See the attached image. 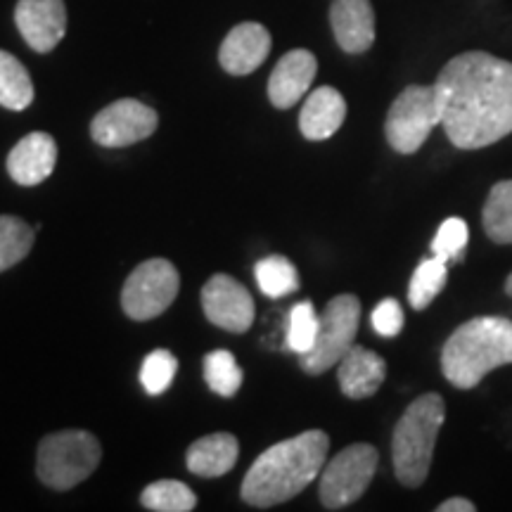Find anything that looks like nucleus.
Wrapping results in <instances>:
<instances>
[{
    "mask_svg": "<svg viewBox=\"0 0 512 512\" xmlns=\"http://www.w3.org/2000/svg\"><path fill=\"white\" fill-rule=\"evenodd\" d=\"M159 117L145 102L124 98L95 114L91 136L102 147H126L150 138L157 131Z\"/></svg>",
    "mask_w": 512,
    "mask_h": 512,
    "instance_id": "nucleus-10",
    "label": "nucleus"
},
{
    "mask_svg": "<svg viewBox=\"0 0 512 512\" xmlns=\"http://www.w3.org/2000/svg\"><path fill=\"white\" fill-rule=\"evenodd\" d=\"M202 309L209 323L228 332H247L256 313L247 287L226 273L211 275L202 287Z\"/></svg>",
    "mask_w": 512,
    "mask_h": 512,
    "instance_id": "nucleus-11",
    "label": "nucleus"
},
{
    "mask_svg": "<svg viewBox=\"0 0 512 512\" xmlns=\"http://www.w3.org/2000/svg\"><path fill=\"white\" fill-rule=\"evenodd\" d=\"M510 363L512 320L503 316L467 320L441 349V373L458 389H475L491 370Z\"/></svg>",
    "mask_w": 512,
    "mask_h": 512,
    "instance_id": "nucleus-3",
    "label": "nucleus"
},
{
    "mask_svg": "<svg viewBox=\"0 0 512 512\" xmlns=\"http://www.w3.org/2000/svg\"><path fill=\"white\" fill-rule=\"evenodd\" d=\"M377 335L382 337H396L403 330V309L396 299H382L375 306L373 318H370Z\"/></svg>",
    "mask_w": 512,
    "mask_h": 512,
    "instance_id": "nucleus-30",
    "label": "nucleus"
},
{
    "mask_svg": "<svg viewBox=\"0 0 512 512\" xmlns=\"http://www.w3.org/2000/svg\"><path fill=\"white\" fill-rule=\"evenodd\" d=\"M330 24L337 46L349 55H361L375 43V10L370 0H332Z\"/></svg>",
    "mask_w": 512,
    "mask_h": 512,
    "instance_id": "nucleus-15",
    "label": "nucleus"
},
{
    "mask_svg": "<svg viewBox=\"0 0 512 512\" xmlns=\"http://www.w3.org/2000/svg\"><path fill=\"white\" fill-rule=\"evenodd\" d=\"M140 505L155 512H190L195 510L197 496L188 484L176 479H159L140 494Z\"/></svg>",
    "mask_w": 512,
    "mask_h": 512,
    "instance_id": "nucleus-23",
    "label": "nucleus"
},
{
    "mask_svg": "<svg viewBox=\"0 0 512 512\" xmlns=\"http://www.w3.org/2000/svg\"><path fill=\"white\" fill-rule=\"evenodd\" d=\"M254 275H256V285L259 290L271 299H280L287 297V294L299 290V273L297 268L287 256L283 254H271L266 259H261L259 264L254 266Z\"/></svg>",
    "mask_w": 512,
    "mask_h": 512,
    "instance_id": "nucleus-22",
    "label": "nucleus"
},
{
    "mask_svg": "<svg viewBox=\"0 0 512 512\" xmlns=\"http://www.w3.org/2000/svg\"><path fill=\"white\" fill-rule=\"evenodd\" d=\"M100 456V441L91 432L64 430L48 434L38 446V479L55 491L74 489L93 475L100 465Z\"/></svg>",
    "mask_w": 512,
    "mask_h": 512,
    "instance_id": "nucleus-5",
    "label": "nucleus"
},
{
    "mask_svg": "<svg viewBox=\"0 0 512 512\" xmlns=\"http://www.w3.org/2000/svg\"><path fill=\"white\" fill-rule=\"evenodd\" d=\"M387 377V363L366 347H351L337 363V382L344 396L361 401L377 394Z\"/></svg>",
    "mask_w": 512,
    "mask_h": 512,
    "instance_id": "nucleus-17",
    "label": "nucleus"
},
{
    "mask_svg": "<svg viewBox=\"0 0 512 512\" xmlns=\"http://www.w3.org/2000/svg\"><path fill=\"white\" fill-rule=\"evenodd\" d=\"M57 162V143L48 133H29L12 147L8 155V174L19 185H38L53 176Z\"/></svg>",
    "mask_w": 512,
    "mask_h": 512,
    "instance_id": "nucleus-16",
    "label": "nucleus"
},
{
    "mask_svg": "<svg viewBox=\"0 0 512 512\" xmlns=\"http://www.w3.org/2000/svg\"><path fill=\"white\" fill-rule=\"evenodd\" d=\"M328 448L330 437L320 430L302 432L266 448L242 482L245 503L266 510L302 494L323 472Z\"/></svg>",
    "mask_w": 512,
    "mask_h": 512,
    "instance_id": "nucleus-2",
    "label": "nucleus"
},
{
    "mask_svg": "<svg viewBox=\"0 0 512 512\" xmlns=\"http://www.w3.org/2000/svg\"><path fill=\"white\" fill-rule=\"evenodd\" d=\"M181 278L176 266L166 259H150L126 278L121 306L133 320H152L174 304Z\"/></svg>",
    "mask_w": 512,
    "mask_h": 512,
    "instance_id": "nucleus-9",
    "label": "nucleus"
},
{
    "mask_svg": "<svg viewBox=\"0 0 512 512\" xmlns=\"http://www.w3.org/2000/svg\"><path fill=\"white\" fill-rule=\"evenodd\" d=\"M477 505L467 498H446L444 503H439L437 512H475Z\"/></svg>",
    "mask_w": 512,
    "mask_h": 512,
    "instance_id": "nucleus-31",
    "label": "nucleus"
},
{
    "mask_svg": "<svg viewBox=\"0 0 512 512\" xmlns=\"http://www.w3.org/2000/svg\"><path fill=\"white\" fill-rule=\"evenodd\" d=\"M467 238H470V230L467 223L460 216H451L441 223L437 235L432 240V252L441 261H458L463 256L467 247Z\"/></svg>",
    "mask_w": 512,
    "mask_h": 512,
    "instance_id": "nucleus-29",
    "label": "nucleus"
},
{
    "mask_svg": "<svg viewBox=\"0 0 512 512\" xmlns=\"http://www.w3.org/2000/svg\"><path fill=\"white\" fill-rule=\"evenodd\" d=\"M34 247V230L17 216H0V273L24 259Z\"/></svg>",
    "mask_w": 512,
    "mask_h": 512,
    "instance_id": "nucleus-26",
    "label": "nucleus"
},
{
    "mask_svg": "<svg viewBox=\"0 0 512 512\" xmlns=\"http://www.w3.org/2000/svg\"><path fill=\"white\" fill-rule=\"evenodd\" d=\"M204 380H207L211 392L230 399V396L238 394L242 387V368L230 351H209V354L204 356Z\"/></svg>",
    "mask_w": 512,
    "mask_h": 512,
    "instance_id": "nucleus-25",
    "label": "nucleus"
},
{
    "mask_svg": "<svg viewBox=\"0 0 512 512\" xmlns=\"http://www.w3.org/2000/svg\"><path fill=\"white\" fill-rule=\"evenodd\" d=\"M15 24L31 50L50 53L67 34L64 0H19Z\"/></svg>",
    "mask_w": 512,
    "mask_h": 512,
    "instance_id": "nucleus-12",
    "label": "nucleus"
},
{
    "mask_svg": "<svg viewBox=\"0 0 512 512\" xmlns=\"http://www.w3.org/2000/svg\"><path fill=\"white\" fill-rule=\"evenodd\" d=\"M446 420V403L441 394L430 392L415 399L401 420L396 422L392 437V460L396 479L406 489H418L430 475L434 446Z\"/></svg>",
    "mask_w": 512,
    "mask_h": 512,
    "instance_id": "nucleus-4",
    "label": "nucleus"
},
{
    "mask_svg": "<svg viewBox=\"0 0 512 512\" xmlns=\"http://www.w3.org/2000/svg\"><path fill=\"white\" fill-rule=\"evenodd\" d=\"M434 126H441L437 86H408L389 107L384 136L399 155H415Z\"/></svg>",
    "mask_w": 512,
    "mask_h": 512,
    "instance_id": "nucleus-6",
    "label": "nucleus"
},
{
    "mask_svg": "<svg viewBox=\"0 0 512 512\" xmlns=\"http://www.w3.org/2000/svg\"><path fill=\"white\" fill-rule=\"evenodd\" d=\"M320 316L311 302H299L290 313V328H287V347L297 356L311 351L318 337Z\"/></svg>",
    "mask_w": 512,
    "mask_h": 512,
    "instance_id": "nucleus-27",
    "label": "nucleus"
},
{
    "mask_svg": "<svg viewBox=\"0 0 512 512\" xmlns=\"http://www.w3.org/2000/svg\"><path fill=\"white\" fill-rule=\"evenodd\" d=\"M377 463L380 456L375 446L351 444L342 448L320 472V503L328 510H342L356 503L373 484Z\"/></svg>",
    "mask_w": 512,
    "mask_h": 512,
    "instance_id": "nucleus-8",
    "label": "nucleus"
},
{
    "mask_svg": "<svg viewBox=\"0 0 512 512\" xmlns=\"http://www.w3.org/2000/svg\"><path fill=\"white\" fill-rule=\"evenodd\" d=\"M34 102V81L15 55L0 50V105L22 112Z\"/></svg>",
    "mask_w": 512,
    "mask_h": 512,
    "instance_id": "nucleus-20",
    "label": "nucleus"
},
{
    "mask_svg": "<svg viewBox=\"0 0 512 512\" xmlns=\"http://www.w3.org/2000/svg\"><path fill=\"white\" fill-rule=\"evenodd\" d=\"M347 119V100L332 86H320L306 98L299 114V131L306 140H328Z\"/></svg>",
    "mask_w": 512,
    "mask_h": 512,
    "instance_id": "nucleus-18",
    "label": "nucleus"
},
{
    "mask_svg": "<svg viewBox=\"0 0 512 512\" xmlns=\"http://www.w3.org/2000/svg\"><path fill=\"white\" fill-rule=\"evenodd\" d=\"M361 323V302L356 294H339L320 313L318 337L311 351L302 358V368L309 375H323L342 361L344 354L354 347V339Z\"/></svg>",
    "mask_w": 512,
    "mask_h": 512,
    "instance_id": "nucleus-7",
    "label": "nucleus"
},
{
    "mask_svg": "<svg viewBox=\"0 0 512 512\" xmlns=\"http://www.w3.org/2000/svg\"><path fill=\"white\" fill-rule=\"evenodd\" d=\"M240 456V444L233 434L219 432L209 434V437L197 439L195 444L188 448V456H185V463H188V470L192 475L214 479L223 477L230 472L238 463Z\"/></svg>",
    "mask_w": 512,
    "mask_h": 512,
    "instance_id": "nucleus-19",
    "label": "nucleus"
},
{
    "mask_svg": "<svg viewBox=\"0 0 512 512\" xmlns=\"http://www.w3.org/2000/svg\"><path fill=\"white\" fill-rule=\"evenodd\" d=\"M482 226L486 238H491V242L512 245V178L498 181L489 190L482 211Z\"/></svg>",
    "mask_w": 512,
    "mask_h": 512,
    "instance_id": "nucleus-21",
    "label": "nucleus"
},
{
    "mask_svg": "<svg viewBox=\"0 0 512 512\" xmlns=\"http://www.w3.org/2000/svg\"><path fill=\"white\" fill-rule=\"evenodd\" d=\"M505 294H510L512 297V273L508 275V280H505Z\"/></svg>",
    "mask_w": 512,
    "mask_h": 512,
    "instance_id": "nucleus-32",
    "label": "nucleus"
},
{
    "mask_svg": "<svg viewBox=\"0 0 512 512\" xmlns=\"http://www.w3.org/2000/svg\"><path fill=\"white\" fill-rule=\"evenodd\" d=\"M446 280H448L446 261L437 259V256L422 261V264L415 268L411 285H408V302H411L413 309L425 311L427 306L439 297V292L444 290Z\"/></svg>",
    "mask_w": 512,
    "mask_h": 512,
    "instance_id": "nucleus-24",
    "label": "nucleus"
},
{
    "mask_svg": "<svg viewBox=\"0 0 512 512\" xmlns=\"http://www.w3.org/2000/svg\"><path fill=\"white\" fill-rule=\"evenodd\" d=\"M178 370V361L171 351L166 349H155L150 356L143 361V368H140V382H143L145 392L150 396L164 394L166 389L171 387Z\"/></svg>",
    "mask_w": 512,
    "mask_h": 512,
    "instance_id": "nucleus-28",
    "label": "nucleus"
},
{
    "mask_svg": "<svg viewBox=\"0 0 512 512\" xmlns=\"http://www.w3.org/2000/svg\"><path fill=\"white\" fill-rule=\"evenodd\" d=\"M318 72L316 55L309 50L297 48L280 57L275 64L271 79H268V100L278 110H290L309 93Z\"/></svg>",
    "mask_w": 512,
    "mask_h": 512,
    "instance_id": "nucleus-13",
    "label": "nucleus"
},
{
    "mask_svg": "<svg viewBox=\"0 0 512 512\" xmlns=\"http://www.w3.org/2000/svg\"><path fill=\"white\" fill-rule=\"evenodd\" d=\"M434 86L441 126L458 150H482L512 133V62L470 50L448 60Z\"/></svg>",
    "mask_w": 512,
    "mask_h": 512,
    "instance_id": "nucleus-1",
    "label": "nucleus"
},
{
    "mask_svg": "<svg viewBox=\"0 0 512 512\" xmlns=\"http://www.w3.org/2000/svg\"><path fill=\"white\" fill-rule=\"evenodd\" d=\"M268 53H271V34L264 24L242 22L223 38L219 62L228 74L247 76L266 62Z\"/></svg>",
    "mask_w": 512,
    "mask_h": 512,
    "instance_id": "nucleus-14",
    "label": "nucleus"
}]
</instances>
